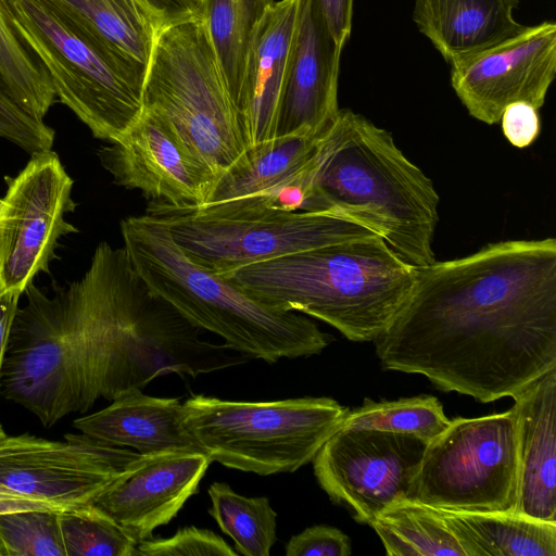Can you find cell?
I'll return each mask as SVG.
<instances>
[{"mask_svg":"<svg viewBox=\"0 0 556 556\" xmlns=\"http://www.w3.org/2000/svg\"><path fill=\"white\" fill-rule=\"evenodd\" d=\"M416 268L409 296L374 341L384 370L489 403L556 368L554 238L493 242Z\"/></svg>","mask_w":556,"mask_h":556,"instance_id":"obj_1","label":"cell"},{"mask_svg":"<svg viewBox=\"0 0 556 556\" xmlns=\"http://www.w3.org/2000/svg\"><path fill=\"white\" fill-rule=\"evenodd\" d=\"M33 315L52 357L74 384L77 413L169 374H202L250 358L201 339L170 304L153 293L124 249L101 242L85 275L52 298L37 290Z\"/></svg>","mask_w":556,"mask_h":556,"instance_id":"obj_2","label":"cell"},{"mask_svg":"<svg viewBox=\"0 0 556 556\" xmlns=\"http://www.w3.org/2000/svg\"><path fill=\"white\" fill-rule=\"evenodd\" d=\"M256 300L375 341L409 296L417 268L379 235L261 261L226 276Z\"/></svg>","mask_w":556,"mask_h":556,"instance_id":"obj_3","label":"cell"},{"mask_svg":"<svg viewBox=\"0 0 556 556\" xmlns=\"http://www.w3.org/2000/svg\"><path fill=\"white\" fill-rule=\"evenodd\" d=\"M314 192L313 211L368 225L416 267L435 261L440 199L434 185L388 130L365 116L340 109L319 143Z\"/></svg>","mask_w":556,"mask_h":556,"instance_id":"obj_4","label":"cell"},{"mask_svg":"<svg viewBox=\"0 0 556 556\" xmlns=\"http://www.w3.org/2000/svg\"><path fill=\"white\" fill-rule=\"evenodd\" d=\"M121 233L132 267L149 289L194 327L219 336L229 349L276 363L319 354L332 341L303 314L267 305L193 263L159 218L129 216L121 222Z\"/></svg>","mask_w":556,"mask_h":556,"instance_id":"obj_5","label":"cell"},{"mask_svg":"<svg viewBox=\"0 0 556 556\" xmlns=\"http://www.w3.org/2000/svg\"><path fill=\"white\" fill-rule=\"evenodd\" d=\"M11 20L46 67L56 99L114 141L143 111L147 66L111 48L52 0H4Z\"/></svg>","mask_w":556,"mask_h":556,"instance_id":"obj_6","label":"cell"},{"mask_svg":"<svg viewBox=\"0 0 556 556\" xmlns=\"http://www.w3.org/2000/svg\"><path fill=\"white\" fill-rule=\"evenodd\" d=\"M348 410L324 396L233 401L194 394L181 406L185 426L212 462L260 476L312 462Z\"/></svg>","mask_w":556,"mask_h":556,"instance_id":"obj_7","label":"cell"},{"mask_svg":"<svg viewBox=\"0 0 556 556\" xmlns=\"http://www.w3.org/2000/svg\"><path fill=\"white\" fill-rule=\"evenodd\" d=\"M142 104L165 117L218 177L248 149L236 103L201 15L159 30L147 67Z\"/></svg>","mask_w":556,"mask_h":556,"instance_id":"obj_8","label":"cell"},{"mask_svg":"<svg viewBox=\"0 0 556 556\" xmlns=\"http://www.w3.org/2000/svg\"><path fill=\"white\" fill-rule=\"evenodd\" d=\"M518 450L511 408L458 417L426 444L406 498L438 509L515 511Z\"/></svg>","mask_w":556,"mask_h":556,"instance_id":"obj_9","label":"cell"},{"mask_svg":"<svg viewBox=\"0 0 556 556\" xmlns=\"http://www.w3.org/2000/svg\"><path fill=\"white\" fill-rule=\"evenodd\" d=\"M146 214L168 228L189 260L219 276L261 261L379 235L368 225L331 211L208 216L150 201Z\"/></svg>","mask_w":556,"mask_h":556,"instance_id":"obj_10","label":"cell"},{"mask_svg":"<svg viewBox=\"0 0 556 556\" xmlns=\"http://www.w3.org/2000/svg\"><path fill=\"white\" fill-rule=\"evenodd\" d=\"M73 180L52 151L31 155L0 200V293L21 296L48 271L62 236L78 231L65 220L76 203Z\"/></svg>","mask_w":556,"mask_h":556,"instance_id":"obj_11","label":"cell"},{"mask_svg":"<svg viewBox=\"0 0 556 556\" xmlns=\"http://www.w3.org/2000/svg\"><path fill=\"white\" fill-rule=\"evenodd\" d=\"M426 444L413 435L339 428L312 460L314 473L333 503L369 526L388 505L407 496Z\"/></svg>","mask_w":556,"mask_h":556,"instance_id":"obj_12","label":"cell"},{"mask_svg":"<svg viewBox=\"0 0 556 556\" xmlns=\"http://www.w3.org/2000/svg\"><path fill=\"white\" fill-rule=\"evenodd\" d=\"M450 65L453 90L482 123H498L514 102L540 110L556 75V23L526 25L504 42Z\"/></svg>","mask_w":556,"mask_h":556,"instance_id":"obj_13","label":"cell"},{"mask_svg":"<svg viewBox=\"0 0 556 556\" xmlns=\"http://www.w3.org/2000/svg\"><path fill=\"white\" fill-rule=\"evenodd\" d=\"M98 156L115 185L176 207L201 206L218 179L173 125L148 109L122 137L102 147Z\"/></svg>","mask_w":556,"mask_h":556,"instance_id":"obj_14","label":"cell"},{"mask_svg":"<svg viewBox=\"0 0 556 556\" xmlns=\"http://www.w3.org/2000/svg\"><path fill=\"white\" fill-rule=\"evenodd\" d=\"M85 433L0 457V482L64 510L93 504L139 458Z\"/></svg>","mask_w":556,"mask_h":556,"instance_id":"obj_15","label":"cell"},{"mask_svg":"<svg viewBox=\"0 0 556 556\" xmlns=\"http://www.w3.org/2000/svg\"><path fill=\"white\" fill-rule=\"evenodd\" d=\"M342 49L317 1L300 0L280 92L276 137L316 135L334 123L340 111Z\"/></svg>","mask_w":556,"mask_h":556,"instance_id":"obj_16","label":"cell"},{"mask_svg":"<svg viewBox=\"0 0 556 556\" xmlns=\"http://www.w3.org/2000/svg\"><path fill=\"white\" fill-rule=\"evenodd\" d=\"M211 463L204 452L140 454L93 504L140 543L170 522L198 493Z\"/></svg>","mask_w":556,"mask_h":556,"instance_id":"obj_17","label":"cell"},{"mask_svg":"<svg viewBox=\"0 0 556 556\" xmlns=\"http://www.w3.org/2000/svg\"><path fill=\"white\" fill-rule=\"evenodd\" d=\"M513 400L519 468L516 513L556 522V368Z\"/></svg>","mask_w":556,"mask_h":556,"instance_id":"obj_18","label":"cell"},{"mask_svg":"<svg viewBox=\"0 0 556 556\" xmlns=\"http://www.w3.org/2000/svg\"><path fill=\"white\" fill-rule=\"evenodd\" d=\"M300 0H280L250 41L237 110L248 148L276 137L278 105Z\"/></svg>","mask_w":556,"mask_h":556,"instance_id":"obj_19","label":"cell"},{"mask_svg":"<svg viewBox=\"0 0 556 556\" xmlns=\"http://www.w3.org/2000/svg\"><path fill=\"white\" fill-rule=\"evenodd\" d=\"M177 397H155L129 390L105 408L73 421L78 432L103 443L131 447L142 455L203 452L182 420Z\"/></svg>","mask_w":556,"mask_h":556,"instance_id":"obj_20","label":"cell"},{"mask_svg":"<svg viewBox=\"0 0 556 556\" xmlns=\"http://www.w3.org/2000/svg\"><path fill=\"white\" fill-rule=\"evenodd\" d=\"M520 0H414L413 21L442 58L452 64L519 34Z\"/></svg>","mask_w":556,"mask_h":556,"instance_id":"obj_21","label":"cell"},{"mask_svg":"<svg viewBox=\"0 0 556 556\" xmlns=\"http://www.w3.org/2000/svg\"><path fill=\"white\" fill-rule=\"evenodd\" d=\"M325 131L276 137L248 148L241 159L219 175L208 200L189 210L211 213L280 184L314 160Z\"/></svg>","mask_w":556,"mask_h":556,"instance_id":"obj_22","label":"cell"},{"mask_svg":"<svg viewBox=\"0 0 556 556\" xmlns=\"http://www.w3.org/2000/svg\"><path fill=\"white\" fill-rule=\"evenodd\" d=\"M434 509L466 556H556V522L515 511Z\"/></svg>","mask_w":556,"mask_h":556,"instance_id":"obj_23","label":"cell"},{"mask_svg":"<svg viewBox=\"0 0 556 556\" xmlns=\"http://www.w3.org/2000/svg\"><path fill=\"white\" fill-rule=\"evenodd\" d=\"M111 48L148 67L162 28L142 0H52Z\"/></svg>","mask_w":556,"mask_h":556,"instance_id":"obj_24","label":"cell"},{"mask_svg":"<svg viewBox=\"0 0 556 556\" xmlns=\"http://www.w3.org/2000/svg\"><path fill=\"white\" fill-rule=\"evenodd\" d=\"M369 526L389 556H466L437 510L410 498L394 501Z\"/></svg>","mask_w":556,"mask_h":556,"instance_id":"obj_25","label":"cell"},{"mask_svg":"<svg viewBox=\"0 0 556 556\" xmlns=\"http://www.w3.org/2000/svg\"><path fill=\"white\" fill-rule=\"evenodd\" d=\"M274 0H201L207 29L226 86L236 103L253 33Z\"/></svg>","mask_w":556,"mask_h":556,"instance_id":"obj_26","label":"cell"},{"mask_svg":"<svg viewBox=\"0 0 556 556\" xmlns=\"http://www.w3.org/2000/svg\"><path fill=\"white\" fill-rule=\"evenodd\" d=\"M0 87L42 121L58 100L46 67L16 30L4 0H0Z\"/></svg>","mask_w":556,"mask_h":556,"instance_id":"obj_27","label":"cell"},{"mask_svg":"<svg viewBox=\"0 0 556 556\" xmlns=\"http://www.w3.org/2000/svg\"><path fill=\"white\" fill-rule=\"evenodd\" d=\"M210 515L243 556H269L277 534V514L266 496L248 497L225 482H213L207 490Z\"/></svg>","mask_w":556,"mask_h":556,"instance_id":"obj_28","label":"cell"},{"mask_svg":"<svg viewBox=\"0 0 556 556\" xmlns=\"http://www.w3.org/2000/svg\"><path fill=\"white\" fill-rule=\"evenodd\" d=\"M450 421L439 400L422 394L380 402L365 399L361 406L346 412L340 428L413 435L428 443L440 434Z\"/></svg>","mask_w":556,"mask_h":556,"instance_id":"obj_29","label":"cell"},{"mask_svg":"<svg viewBox=\"0 0 556 556\" xmlns=\"http://www.w3.org/2000/svg\"><path fill=\"white\" fill-rule=\"evenodd\" d=\"M66 556H135L137 542L94 504L59 513Z\"/></svg>","mask_w":556,"mask_h":556,"instance_id":"obj_30","label":"cell"},{"mask_svg":"<svg viewBox=\"0 0 556 556\" xmlns=\"http://www.w3.org/2000/svg\"><path fill=\"white\" fill-rule=\"evenodd\" d=\"M59 513L23 510L0 515L7 556H66Z\"/></svg>","mask_w":556,"mask_h":556,"instance_id":"obj_31","label":"cell"},{"mask_svg":"<svg viewBox=\"0 0 556 556\" xmlns=\"http://www.w3.org/2000/svg\"><path fill=\"white\" fill-rule=\"evenodd\" d=\"M217 533L193 526L177 530L169 538L147 539L137 544L135 556H237Z\"/></svg>","mask_w":556,"mask_h":556,"instance_id":"obj_32","label":"cell"},{"mask_svg":"<svg viewBox=\"0 0 556 556\" xmlns=\"http://www.w3.org/2000/svg\"><path fill=\"white\" fill-rule=\"evenodd\" d=\"M0 137L34 155L52 150L54 130L26 112L0 87Z\"/></svg>","mask_w":556,"mask_h":556,"instance_id":"obj_33","label":"cell"},{"mask_svg":"<svg viewBox=\"0 0 556 556\" xmlns=\"http://www.w3.org/2000/svg\"><path fill=\"white\" fill-rule=\"evenodd\" d=\"M351 539L338 528L315 525L292 535L285 546L287 556H349Z\"/></svg>","mask_w":556,"mask_h":556,"instance_id":"obj_34","label":"cell"},{"mask_svg":"<svg viewBox=\"0 0 556 556\" xmlns=\"http://www.w3.org/2000/svg\"><path fill=\"white\" fill-rule=\"evenodd\" d=\"M506 139L517 148L533 143L541 132L539 110L527 102L507 105L500 119Z\"/></svg>","mask_w":556,"mask_h":556,"instance_id":"obj_35","label":"cell"},{"mask_svg":"<svg viewBox=\"0 0 556 556\" xmlns=\"http://www.w3.org/2000/svg\"><path fill=\"white\" fill-rule=\"evenodd\" d=\"M336 42L344 47L350 38L354 0H316Z\"/></svg>","mask_w":556,"mask_h":556,"instance_id":"obj_36","label":"cell"},{"mask_svg":"<svg viewBox=\"0 0 556 556\" xmlns=\"http://www.w3.org/2000/svg\"><path fill=\"white\" fill-rule=\"evenodd\" d=\"M23 510L64 511L51 503L30 497L0 482V515Z\"/></svg>","mask_w":556,"mask_h":556,"instance_id":"obj_37","label":"cell"},{"mask_svg":"<svg viewBox=\"0 0 556 556\" xmlns=\"http://www.w3.org/2000/svg\"><path fill=\"white\" fill-rule=\"evenodd\" d=\"M21 296L0 293V388L2 369Z\"/></svg>","mask_w":556,"mask_h":556,"instance_id":"obj_38","label":"cell"},{"mask_svg":"<svg viewBox=\"0 0 556 556\" xmlns=\"http://www.w3.org/2000/svg\"><path fill=\"white\" fill-rule=\"evenodd\" d=\"M50 441L51 440L31 435L29 433L7 435L0 440V457L25 450L39 447L48 444Z\"/></svg>","mask_w":556,"mask_h":556,"instance_id":"obj_39","label":"cell"},{"mask_svg":"<svg viewBox=\"0 0 556 556\" xmlns=\"http://www.w3.org/2000/svg\"><path fill=\"white\" fill-rule=\"evenodd\" d=\"M0 556H7L1 538H0Z\"/></svg>","mask_w":556,"mask_h":556,"instance_id":"obj_40","label":"cell"},{"mask_svg":"<svg viewBox=\"0 0 556 556\" xmlns=\"http://www.w3.org/2000/svg\"><path fill=\"white\" fill-rule=\"evenodd\" d=\"M5 437H7V433H5V431H4L3 427H2V425L0 424V440H2V439H3V438H5Z\"/></svg>","mask_w":556,"mask_h":556,"instance_id":"obj_41","label":"cell"},{"mask_svg":"<svg viewBox=\"0 0 556 556\" xmlns=\"http://www.w3.org/2000/svg\"><path fill=\"white\" fill-rule=\"evenodd\" d=\"M194 1H195V2L199 4V7H200V2H201V0H194Z\"/></svg>","mask_w":556,"mask_h":556,"instance_id":"obj_42","label":"cell"},{"mask_svg":"<svg viewBox=\"0 0 556 556\" xmlns=\"http://www.w3.org/2000/svg\"><path fill=\"white\" fill-rule=\"evenodd\" d=\"M1 200V199H0Z\"/></svg>","mask_w":556,"mask_h":556,"instance_id":"obj_43","label":"cell"}]
</instances>
